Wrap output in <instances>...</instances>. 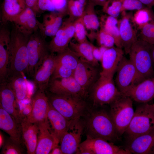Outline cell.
Segmentation results:
<instances>
[{"label": "cell", "instance_id": "6da1fadb", "mask_svg": "<svg viewBox=\"0 0 154 154\" xmlns=\"http://www.w3.org/2000/svg\"><path fill=\"white\" fill-rule=\"evenodd\" d=\"M30 36L21 33L15 28L11 33L7 76L22 73L27 74L29 59L27 44Z\"/></svg>", "mask_w": 154, "mask_h": 154}, {"label": "cell", "instance_id": "7a4b0ae2", "mask_svg": "<svg viewBox=\"0 0 154 154\" xmlns=\"http://www.w3.org/2000/svg\"><path fill=\"white\" fill-rule=\"evenodd\" d=\"M84 123L86 136L104 139L112 142L120 136L110 113L104 110L93 112Z\"/></svg>", "mask_w": 154, "mask_h": 154}, {"label": "cell", "instance_id": "3957f363", "mask_svg": "<svg viewBox=\"0 0 154 154\" xmlns=\"http://www.w3.org/2000/svg\"><path fill=\"white\" fill-rule=\"evenodd\" d=\"M50 94L47 95L52 106L68 120L80 119L85 114L87 105L84 98Z\"/></svg>", "mask_w": 154, "mask_h": 154}, {"label": "cell", "instance_id": "277c9868", "mask_svg": "<svg viewBox=\"0 0 154 154\" xmlns=\"http://www.w3.org/2000/svg\"><path fill=\"white\" fill-rule=\"evenodd\" d=\"M151 45L139 39L134 43L129 53V59L138 73L140 82L154 77Z\"/></svg>", "mask_w": 154, "mask_h": 154}, {"label": "cell", "instance_id": "5b68a950", "mask_svg": "<svg viewBox=\"0 0 154 154\" xmlns=\"http://www.w3.org/2000/svg\"><path fill=\"white\" fill-rule=\"evenodd\" d=\"M154 130V115L151 104L141 103L135 111L133 116L124 133L127 140Z\"/></svg>", "mask_w": 154, "mask_h": 154}, {"label": "cell", "instance_id": "8992f818", "mask_svg": "<svg viewBox=\"0 0 154 154\" xmlns=\"http://www.w3.org/2000/svg\"><path fill=\"white\" fill-rule=\"evenodd\" d=\"M133 101L121 94L110 105V114L120 136L125 133L134 115Z\"/></svg>", "mask_w": 154, "mask_h": 154}, {"label": "cell", "instance_id": "52a82bcc", "mask_svg": "<svg viewBox=\"0 0 154 154\" xmlns=\"http://www.w3.org/2000/svg\"><path fill=\"white\" fill-rule=\"evenodd\" d=\"M89 90L93 105L96 106L110 105L122 94L116 86L113 77L100 74Z\"/></svg>", "mask_w": 154, "mask_h": 154}, {"label": "cell", "instance_id": "ba28073f", "mask_svg": "<svg viewBox=\"0 0 154 154\" xmlns=\"http://www.w3.org/2000/svg\"><path fill=\"white\" fill-rule=\"evenodd\" d=\"M29 65L27 74L33 77L50 52L48 44L38 31L29 37L27 44Z\"/></svg>", "mask_w": 154, "mask_h": 154}, {"label": "cell", "instance_id": "9c48e42d", "mask_svg": "<svg viewBox=\"0 0 154 154\" xmlns=\"http://www.w3.org/2000/svg\"><path fill=\"white\" fill-rule=\"evenodd\" d=\"M116 87L123 95L127 96L131 90L140 81L137 70L129 59L123 56L116 70Z\"/></svg>", "mask_w": 154, "mask_h": 154}, {"label": "cell", "instance_id": "30bf717a", "mask_svg": "<svg viewBox=\"0 0 154 154\" xmlns=\"http://www.w3.org/2000/svg\"><path fill=\"white\" fill-rule=\"evenodd\" d=\"M86 137V139L80 143L77 154H131L125 149L121 148L104 139Z\"/></svg>", "mask_w": 154, "mask_h": 154}, {"label": "cell", "instance_id": "8fae6325", "mask_svg": "<svg viewBox=\"0 0 154 154\" xmlns=\"http://www.w3.org/2000/svg\"><path fill=\"white\" fill-rule=\"evenodd\" d=\"M84 127V123L81 118L71 120L60 141V147L63 154L77 153Z\"/></svg>", "mask_w": 154, "mask_h": 154}, {"label": "cell", "instance_id": "7c38bea8", "mask_svg": "<svg viewBox=\"0 0 154 154\" xmlns=\"http://www.w3.org/2000/svg\"><path fill=\"white\" fill-rule=\"evenodd\" d=\"M47 90L49 93L55 94L71 95L84 98L87 96L73 76L50 80Z\"/></svg>", "mask_w": 154, "mask_h": 154}, {"label": "cell", "instance_id": "4fadbf2b", "mask_svg": "<svg viewBox=\"0 0 154 154\" xmlns=\"http://www.w3.org/2000/svg\"><path fill=\"white\" fill-rule=\"evenodd\" d=\"M121 13L122 17L118 21V26L121 45L125 53L127 54L133 44L138 39L137 29L132 21V13L124 11Z\"/></svg>", "mask_w": 154, "mask_h": 154}, {"label": "cell", "instance_id": "5bb4252c", "mask_svg": "<svg viewBox=\"0 0 154 154\" xmlns=\"http://www.w3.org/2000/svg\"><path fill=\"white\" fill-rule=\"evenodd\" d=\"M47 118L37 124L38 128L36 154H50L60 141L53 133Z\"/></svg>", "mask_w": 154, "mask_h": 154}, {"label": "cell", "instance_id": "9a60e30c", "mask_svg": "<svg viewBox=\"0 0 154 154\" xmlns=\"http://www.w3.org/2000/svg\"><path fill=\"white\" fill-rule=\"evenodd\" d=\"M96 67L81 58L74 71L73 77L87 96L89 90L99 78Z\"/></svg>", "mask_w": 154, "mask_h": 154}, {"label": "cell", "instance_id": "2e32d148", "mask_svg": "<svg viewBox=\"0 0 154 154\" xmlns=\"http://www.w3.org/2000/svg\"><path fill=\"white\" fill-rule=\"evenodd\" d=\"M50 102L46 91L38 89L33 100L32 108L25 117L29 121L38 124L47 118Z\"/></svg>", "mask_w": 154, "mask_h": 154}, {"label": "cell", "instance_id": "e0dca14e", "mask_svg": "<svg viewBox=\"0 0 154 154\" xmlns=\"http://www.w3.org/2000/svg\"><path fill=\"white\" fill-rule=\"evenodd\" d=\"M55 56L49 52L45 57L42 64L35 73L33 83L38 89L46 91L54 70Z\"/></svg>", "mask_w": 154, "mask_h": 154}, {"label": "cell", "instance_id": "ac0fdd59", "mask_svg": "<svg viewBox=\"0 0 154 154\" xmlns=\"http://www.w3.org/2000/svg\"><path fill=\"white\" fill-rule=\"evenodd\" d=\"M0 106L21 124L23 118L18 106L15 94L6 81L0 84Z\"/></svg>", "mask_w": 154, "mask_h": 154}, {"label": "cell", "instance_id": "d6986e66", "mask_svg": "<svg viewBox=\"0 0 154 154\" xmlns=\"http://www.w3.org/2000/svg\"><path fill=\"white\" fill-rule=\"evenodd\" d=\"M36 15L31 9L27 7L12 21L15 28L19 32L30 36L38 29Z\"/></svg>", "mask_w": 154, "mask_h": 154}, {"label": "cell", "instance_id": "ffe728a7", "mask_svg": "<svg viewBox=\"0 0 154 154\" xmlns=\"http://www.w3.org/2000/svg\"><path fill=\"white\" fill-rule=\"evenodd\" d=\"M124 54L122 48L114 46L108 48L104 54L101 62L102 69L100 75L113 77Z\"/></svg>", "mask_w": 154, "mask_h": 154}, {"label": "cell", "instance_id": "44dd1931", "mask_svg": "<svg viewBox=\"0 0 154 154\" xmlns=\"http://www.w3.org/2000/svg\"><path fill=\"white\" fill-rule=\"evenodd\" d=\"M127 141L125 149L131 154H154V130Z\"/></svg>", "mask_w": 154, "mask_h": 154}, {"label": "cell", "instance_id": "7402d4cb", "mask_svg": "<svg viewBox=\"0 0 154 154\" xmlns=\"http://www.w3.org/2000/svg\"><path fill=\"white\" fill-rule=\"evenodd\" d=\"M126 96L138 103H147L154 98V77L145 79L135 86Z\"/></svg>", "mask_w": 154, "mask_h": 154}, {"label": "cell", "instance_id": "603a6c76", "mask_svg": "<svg viewBox=\"0 0 154 154\" xmlns=\"http://www.w3.org/2000/svg\"><path fill=\"white\" fill-rule=\"evenodd\" d=\"M65 15L55 11L44 15L42 22H38V29L41 35L44 37H53L62 25Z\"/></svg>", "mask_w": 154, "mask_h": 154}, {"label": "cell", "instance_id": "cb8c5ba5", "mask_svg": "<svg viewBox=\"0 0 154 154\" xmlns=\"http://www.w3.org/2000/svg\"><path fill=\"white\" fill-rule=\"evenodd\" d=\"M0 128L8 134L11 139L21 144L23 138L21 125L0 106Z\"/></svg>", "mask_w": 154, "mask_h": 154}, {"label": "cell", "instance_id": "d4e9b609", "mask_svg": "<svg viewBox=\"0 0 154 154\" xmlns=\"http://www.w3.org/2000/svg\"><path fill=\"white\" fill-rule=\"evenodd\" d=\"M22 138L29 154H35L38 141V128L37 124L29 121L25 117L21 123Z\"/></svg>", "mask_w": 154, "mask_h": 154}, {"label": "cell", "instance_id": "484cf974", "mask_svg": "<svg viewBox=\"0 0 154 154\" xmlns=\"http://www.w3.org/2000/svg\"><path fill=\"white\" fill-rule=\"evenodd\" d=\"M47 118L51 125L52 130L60 141L61 138L66 131L71 120H68L56 110L50 103Z\"/></svg>", "mask_w": 154, "mask_h": 154}, {"label": "cell", "instance_id": "4316f807", "mask_svg": "<svg viewBox=\"0 0 154 154\" xmlns=\"http://www.w3.org/2000/svg\"><path fill=\"white\" fill-rule=\"evenodd\" d=\"M23 73L9 76L6 81L13 91L17 102L27 100L28 96V81Z\"/></svg>", "mask_w": 154, "mask_h": 154}, {"label": "cell", "instance_id": "83f0119b", "mask_svg": "<svg viewBox=\"0 0 154 154\" xmlns=\"http://www.w3.org/2000/svg\"><path fill=\"white\" fill-rule=\"evenodd\" d=\"M27 8L25 0H4L1 6L3 24L11 22Z\"/></svg>", "mask_w": 154, "mask_h": 154}, {"label": "cell", "instance_id": "f1b7e54d", "mask_svg": "<svg viewBox=\"0 0 154 154\" xmlns=\"http://www.w3.org/2000/svg\"><path fill=\"white\" fill-rule=\"evenodd\" d=\"M93 4L87 2L85 6L82 16L86 32L90 31L87 37L90 40H93L96 37L100 27V22L96 13Z\"/></svg>", "mask_w": 154, "mask_h": 154}, {"label": "cell", "instance_id": "f546056e", "mask_svg": "<svg viewBox=\"0 0 154 154\" xmlns=\"http://www.w3.org/2000/svg\"><path fill=\"white\" fill-rule=\"evenodd\" d=\"M71 39L62 24L48 44L50 52L58 53L64 50L69 47Z\"/></svg>", "mask_w": 154, "mask_h": 154}, {"label": "cell", "instance_id": "4dcf8cb0", "mask_svg": "<svg viewBox=\"0 0 154 154\" xmlns=\"http://www.w3.org/2000/svg\"><path fill=\"white\" fill-rule=\"evenodd\" d=\"M100 22V29L110 34L114 37L116 47L122 48L118 26V20L117 18L107 14L101 17Z\"/></svg>", "mask_w": 154, "mask_h": 154}, {"label": "cell", "instance_id": "1f68e13d", "mask_svg": "<svg viewBox=\"0 0 154 154\" xmlns=\"http://www.w3.org/2000/svg\"><path fill=\"white\" fill-rule=\"evenodd\" d=\"M56 65L70 69L74 71L80 57L76 52L69 47L57 53L55 56Z\"/></svg>", "mask_w": 154, "mask_h": 154}, {"label": "cell", "instance_id": "d6a6232c", "mask_svg": "<svg viewBox=\"0 0 154 154\" xmlns=\"http://www.w3.org/2000/svg\"><path fill=\"white\" fill-rule=\"evenodd\" d=\"M69 47L77 53L81 58L94 66L97 67L99 65L98 61L93 55L92 43L88 41L77 43L71 41Z\"/></svg>", "mask_w": 154, "mask_h": 154}, {"label": "cell", "instance_id": "836d02e7", "mask_svg": "<svg viewBox=\"0 0 154 154\" xmlns=\"http://www.w3.org/2000/svg\"><path fill=\"white\" fill-rule=\"evenodd\" d=\"M9 62V42L6 39H0V83L6 81Z\"/></svg>", "mask_w": 154, "mask_h": 154}, {"label": "cell", "instance_id": "e575fe53", "mask_svg": "<svg viewBox=\"0 0 154 154\" xmlns=\"http://www.w3.org/2000/svg\"><path fill=\"white\" fill-rule=\"evenodd\" d=\"M132 21L136 29L140 30L146 24L154 22V14L151 8L145 7L136 11L133 15Z\"/></svg>", "mask_w": 154, "mask_h": 154}, {"label": "cell", "instance_id": "d590c367", "mask_svg": "<svg viewBox=\"0 0 154 154\" xmlns=\"http://www.w3.org/2000/svg\"><path fill=\"white\" fill-rule=\"evenodd\" d=\"M85 7L78 0H67V12L69 18L75 21L82 17Z\"/></svg>", "mask_w": 154, "mask_h": 154}, {"label": "cell", "instance_id": "8d00e7d4", "mask_svg": "<svg viewBox=\"0 0 154 154\" xmlns=\"http://www.w3.org/2000/svg\"><path fill=\"white\" fill-rule=\"evenodd\" d=\"M124 0H107L103 7V11L107 15L117 18L121 13Z\"/></svg>", "mask_w": 154, "mask_h": 154}, {"label": "cell", "instance_id": "74e56055", "mask_svg": "<svg viewBox=\"0 0 154 154\" xmlns=\"http://www.w3.org/2000/svg\"><path fill=\"white\" fill-rule=\"evenodd\" d=\"M2 147L1 154H21L23 153L21 144L10 137L5 139Z\"/></svg>", "mask_w": 154, "mask_h": 154}, {"label": "cell", "instance_id": "f35d334b", "mask_svg": "<svg viewBox=\"0 0 154 154\" xmlns=\"http://www.w3.org/2000/svg\"><path fill=\"white\" fill-rule=\"evenodd\" d=\"M74 27V37L78 42L81 43L88 41L86 31L82 17L75 21Z\"/></svg>", "mask_w": 154, "mask_h": 154}, {"label": "cell", "instance_id": "ab89813d", "mask_svg": "<svg viewBox=\"0 0 154 154\" xmlns=\"http://www.w3.org/2000/svg\"><path fill=\"white\" fill-rule=\"evenodd\" d=\"M96 39L100 46L109 48L114 46L115 44V40L114 37L101 29L97 32Z\"/></svg>", "mask_w": 154, "mask_h": 154}, {"label": "cell", "instance_id": "60d3db41", "mask_svg": "<svg viewBox=\"0 0 154 154\" xmlns=\"http://www.w3.org/2000/svg\"><path fill=\"white\" fill-rule=\"evenodd\" d=\"M139 38L150 44H154V22L148 23L140 30Z\"/></svg>", "mask_w": 154, "mask_h": 154}, {"label": "cell", "instance_id": "b9f144b4", "mask_svg": "<svg viewBox=\"0 0 154 154\" xmlns=\"http://www.w3.org/2000/svg\"><path fill=\"white\" fill-rule=\"evenodd\" d=\"M138 0H124L121 8V13L126 11H137L145 7Z\"/></svg>", "mask_w": 154, "mask_h": 154}, {"label": "cell", "instance_id": "7bdbcfd3", "mask_svg": "<svg viewBox=\"0 0 154 154\" xmlns=\"http://www.w3.org/2000/svg\"><path fill=\"white\" fill-rule=\"evenodd\" d=\"M38 7L40 12V11H56L50 0H38Z\"/></svg>", "mask_w": 154, "mask_h": 154}, {"label": "cell", "instance_id": "ee69618b", "mask_svg": "<svg viewBox=\"0 0 154 154\" xmlns=\"http://www.w3.org/2000/svg\"><path fill=\"white\" fill-rule=\"evenodd\" d=\"M56 12L67 14V0H50Z\"/></svg>", "mask_w": 154, "mask_h": 154}, {"label": "cell", "instance_id": "f6af8a7d", "mask_svg": "<svg viewBox=\"0 0 154 154\" xmlns=\"http://www.w3.org/2000/svg\"><path fill=\"white\" fill-rule=\"evenodd\" d=\"M92 52L94 57L98 61L101 62L104 52L107 48L103 46L97 47L92 43Z\"/></svg>", "mask_w": 154, "mask_h": 154}, {"label": "cell", "instance_id": "bcb514c9", "mask_svg": "<svg viewBox=\"0 0 154 154\" xmlns=\"http://www.w3.org/2000/svg\"><path fill=\"white\" fill-rule=\"evenodd\" d=\"M38 0H25L27 7L32 9L36 15L40 12L38 7Z\"/></svg>", "mask_w": 154, "mask_h": 154}, {"label": "cell", "instance_id": "7dc6e473", "mask_svg": "<svg viewBox=\"0 0 154 154\" xmlns=\"http://www.w3.org/2000/svg\"><path fill=\"white\" fill-rule=\"evenodd\" d=\"M144 5L147 7L151 8L154 6V0H138Z\"/></svg>", "mask_w": 154, "mask_h": 154}, {"label": "cell", "instance_id": "c3c4849f", "mask_svg": "<svg viewBox=\"0 0 154 154\" xmlns=\"http://www.w3.org/2000/svg\"><path fill=\"white\" fill-rule=\"evenodd\" d=\"M50 154H62L61 149L58 146L54 148L51 151Z\"/></svg>", "mask_w": 154, "mask_h": 154}, {"label": "cell", "instance_id": "681fc988", "mask_svg": "<svg viewBox=\"0 0 154 154\" xmlns=\"http://www.w3.org/2000/svg\"><path fill=\"white\" fill-rule=\"evenodd\" d=\"M151 52L152 60L153 67L154 70V44L151 45Z\"/></svg>", "mask_w": 154, "mask_h": 154}, {"label": "cell", "instance_id": "f907efd6", "mask_svg": "<svg viewBox=\"0 0 154 154\" xmlns=\"http://www.w3.org/2000/svg\"><path fill=\"white\" fill-rule=\"evenodd\" d=\"M5 139L3 134L0 131V148L2 147L4 142Z\"/></svg>", "mask_w": 154, "mask_h": 154}, {"label": "cell", "instance_id": "816d5d0a", "mask_svg": "<svg viewBox=\"0 0 154 154\" xmlns=\"http://www.w3.org/2000/svg\"><path fill=\"white\" fill-rule=\"evenodd\" d=\"M87 2L92 3L95 6L98 5V0H88Z\"/></svg>", "mask_w": 154, "mask_h": 154}, {"label": "cell", "instance_id": "f5cc1de1", "mask_svg": "<svg viewBox=\"0 0 154 154\" xmlns=\"http://www.w3.org/2000/svg\"><path fill=\"white\" fill-rule=\"evenodd\" d=\"M84 6L86 5L87 1V0H78Z\"/></svg>", "mask_w": 154, "mask_h": 154}, {"label": "cell", "instance_id": "db71d44e", "mask_svg": "<svg viewBox=\"0 0 154 154\" xmlns=\"http://www.w3.org/2000/svg\"><path fill=\"white\" fill-rule=\"evenodd\" d=\"M151 107L152 112L154 115V103L151 104Z\"/></svg>", "mask_w": 154, "mask_h": 154}]
</instances>
